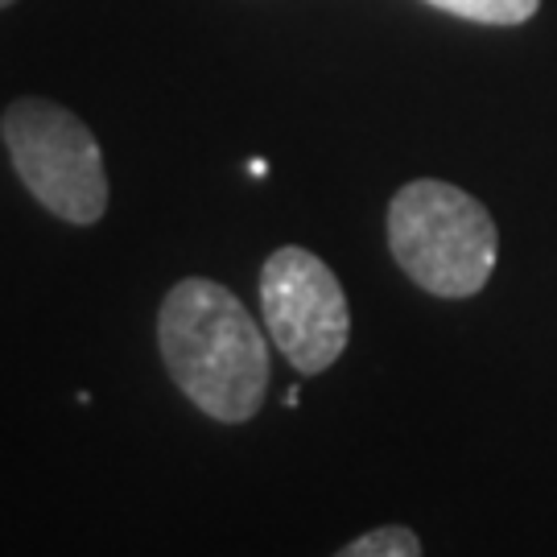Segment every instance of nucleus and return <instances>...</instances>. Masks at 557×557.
Returning <instances> with one entry per match:
<instances>
[{
    "label": "nucleus",
    "mask_w": 557,
    "mask_h": 557,
    "mask_svg": "<svg viewBox=\"0 0 557 557\" xmlns=\"http://www.w3.org/2000/svg\"><path fill=\"white\" fill-rule=\"evenodd\" d=\"M158 347L178 393L223 425L252 421L269 388V343L244 301L207 277L178 281L158 310Z\"/></svg>",
    "instance_id": "obj_1"
},
{
    "label": "nucleus",
    "mask_w": 557,
    "mask_h": 557,
    "mask_svg": "<svg viewBox=\"0 0 557 557\" xmlns=\"http://www.w3.org/2000/svg\"><path fill=\"white\" fill-rule=\"evenodd\" d=\"M388 248L425 294L475 298L496 269L499 232L492 211L462 186L418 178L388 202Z\"/></svg>",
    "instance_id": "obj_2"
},
{
    "label": "nucleus",
    "mask_w": 557,
    "mask_h": 557,
    "mask_svg": "<svg viewBox=\"0 0 557 557\" xmlns=\"http://www.w3.org/2000/svg\"><path fill=\"white\" fill-rule=\"evenodd\" d=\"M9 158L25 190L66 223H100L108 174L96 133L54 100H17L0 120Z\"/></svg>",
    "instance_id": "obj_3"
},
{
    "label": "nucleus",
    "mask_w": 557,
    "mask_h": 557,
    "mask_svg": "<svg viewBox=\"0 0 557 557\" xmlns=\"http://www.w3.org/2000/svg\"><path fill=\"white\" fill-rule=\"evenodd\" d=\"M260 314L269 338L301 376H319L347 351L351 310L331 264L285 244L260 269Z\"/></svg>",
    "instance_id": "obj_4"
},
{
    "label": "nucleus",
    "mask_w": 557,
    "mask_h": 557,
    "mask_svg": "<svg viewBox=\"0 0 557 557\" xmlns=\"http://www.w3.org/2000/svg\"><path fill=\"white\" fill-rule=\"evenodd\" d=\"M425 4L479 25H524L541 9V0H425Z\"/></svg>",
    "instance_id": "obj_5"
},
{
    "label": "nucleus",
    "mask_w": 557,
    "mask_h": 557,
    "mask_svg": "<svg viewBox=\"0 0 557 557\" xmlns=\"http://www.w3.org/2000/svg\"><path fill=\"white\" fill-rule=\"evenodd\" d=\"M421 554V541L413 529L405 524H384V529H372L363 537L347 541L338 557H418Z\"/></svg>",
    "instance_id": "obj_6"
},
{
    "label": "nucleus",
    "mask_w": 557,
    "mask_h": 557,
    "mask_svg": "<svg viewBox=\"0 0 557 557\" xmlns=\"http://www.w3.org/2000/svg\"><path fill=\"white\" fill-rule=\"evenodd\" d=\"M248 174H257V178H264V174H269V161H252V165H248Z\"/></svg>",
    "instance_id": "obj_7"
},
{
    "label": "nucleus",
    "mask_w": 557,
    "mask_h": 557,
    "mask_svg": "<svg viewBox=\"0 0 557 557\" xmlns=\"http://www.w3.org/2000/svg\"><path fill=\"white\" fill-rule=\"evenodd\" d=\"M9 4H17V0H0V9H9Z\"/></svg>",
    "instance_id": "obj_8"
}]
</instances>
